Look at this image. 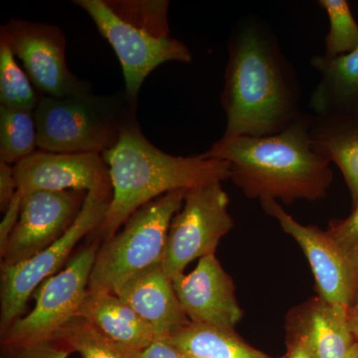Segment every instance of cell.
I'll use <instances>...</instances> for the list:
<instances>
[{"instance_id": "cell-16", "label": "cell", "mask_w": 358, "mask_h": 358, "mask_svg": "<svg viewBox=\"0 0 358 358\" xmlns=\"http://www.w3.org/2000/svg\"><path fill=\"white\" fill-rule=\"evenodd\" d=\"M115 294L152 327L157 338H169L192 322L162 264L134 275Z\"/></svg>"}, {"instance_id": "cell-27", "label": "cell", "mask_w": 358, "mask_h": 358, "mask_svg": "<svg viewBox=\"0 0 358 358\" xmlns=\"http://www.w3.org/2000/svg\"><path fill=\"white\" fill-rule=\"evenodd\" d=\"M327 233L348 253L358 259V203L345 220H333Z\"/></svg>"}, {"instance_id": "cell-14", "label": "cell", "mask_w": 358, "mask_h": 358, "mask_svg": "<svg viewBox=\"0 0 358 358\" xmlns=\"http://www.w3.org/2000/svg\"><path fill=\"white\" fill-rule=\"evenodd\" d=\"M171 281L183 312L193 324L234 329L243 317L234 282L215 254L199 259L192 273Z\"/></svg>"}, {"instance_id": "cell-29", "label": "cell", "mask_w": 358, "mask_h": 358, "mask_svg": "<svg viewBox=\"0 0 358 358\" xmlns=\"http://www.w3.org/2000/svg\"><path fill=\"white\" fill-rule=\"evenodd\" d=\"M141 358H192L169 338H157L141 352Z\"/></svg>"}, {"instance_id": "cell-13", "label": "cell", "mask_w": 358, "mask_h": 358, "mask_svg": "<svg viewBox=\"0 0 358 358\" xmlns=\"http://www.w3.org/2000/svg\"><path fill=\"white\" fill-rule=\"evenodd\" d=\"M13 167L17 185L14 199L20 202L36 192H113L109 169L101 155L57 154L39 150Z\"/></svg>"}, {"instance_id": "cell-6", "label": "cell", "mask_w": 358, "mask_h": 358, "mask_svg": "<svg viewBox=\"0 0 358 358\" xmlns=\"http://www.w3.org/2000/svg\"><path fill=\"white\" fill-rule=\"evenodd\" d=\"M112 192L92 190L69 230L55 243L29 260L0 268V334L6 333L24 312L26 303L40 285L70 260L73 250L90 233L96 231L107 215Z\"/></svg>"}, {"instance_id": "cell-5", "label": "cell", "mask_w": 358, "mask_h": 358, "mask_svg": "<svg viewBox=\"0 0 358 358\" xmlns=\"http://www.w3.org/2000/svg\"><path fill=\"white\" fill-rule=\"evenodd\" d=\"M186 190H176L143 205L103 241L90 277L89 292L115 294L134 275L162 264L171 221Z\"/></svg>"}, {"instance_id": "cell-20", "label": "cell", "mask_w": 358, "mask_h": 358, "mask_svg": "<svg viewBox=\"0 0 358 358\" xmlns=\"http://www.w3.org/2000/svg\"><path fill=\"white\" fill-rule=\"evenodd\" d=\"M169 339L192 358H273L223 327L190 322Z\"/></svg>"}, {"instance_id": "cell-2", "label": "cell", "mask_w": 358, "mask_h": 358, "mask_svg": "<svg viewBox=\"0 0 358 358\" xmlns=\"http://www.w3.org/2000/svg\"><path fill=\"white\" fill-rule=\"evenodd\" d=\"M312 122L303 114L274 136L220 138L203 154L227 162L231 180L249 199L315 201L326 196L334 174L313 148Z\"/></svg>"}, {"instance_id": "cell-31", "label": "cell", "mask_w": 358, "mask_h": 358, "mask_svg": "<svg viewBox=\"0 0 358 358\" xmlns=\"http://www.w3.org/2000/svg\"><path fill=\"white\" fill-rule=\"evenodd\" d=\"M348 315H350V329H352L353 336H355V341L358 343V294L357 300L352 306V308L348 310Z\"/></svg>"}, {"instance_id": "cell-8", "label": "cell", "mask_w": 358, "mask_h": 358, "mask_svg": "<svg viewBox=\"0 0 358 358\" xmlns=\"http://www.w3.org/2000/svg\"><path fill=\"white\" fill-rule=\"evenodd\" d=\"M229 197L221 182L186 190L180 210L169 227L162 267L171 280L185 274L196 259L215 254L219 242L233 228Z\"/></svg>"}, {"instance_id": "cell-25", "label": "cell", "mask_w": 358, "mask_h": 358, "mask_svg": "<svg viewBox=\"0 0 358 358\" xmlns=\"http://www.w3.org/2000/svg\"><path fill=\"white\" fill-rule=\"evenodd\" d=\"M120 18L162 37L171 36L166 0H106Z\"/></svg>"}, {"instance_id": "cell-15", "label": "cell", "mask_w": 358, "mask_h": 358, "mask_svg": "<svg viewBox=\"0 0 358 358\" xmlns=\"http://www.w3.org/2000/svg\"><path fill=\"white\" fill-rule=\"evenodd\" d=\"M289 338H300L313 358H345L355 338L348 310L317 296L289 315Z\"/></svg>"}, {"instance_id": "cell-11", "label": "cell", "mask_w": 358, "mask_h": 358, "mask_svg": "<svg viewBox=\"0 0 358 358\" xmlns=\"http://www.w3.org/2000/svg\"><path fill=\"white\" fill-rule=\"evenodd\" d=\"M260 202L264 211L300 245L312 268L320 298L350 310L358 294V259L327 231L299 223L275 200Z\"/></svg>"}, {"instance_id": "cell-21", "label": "cell", "mask_w": 358, "mask_h": 358, "mask_svg": "<svg viewBox=\"0 0 358 358\" xmlns=\"http://www.w3.org/2000/svg\"><path fill=\"white\" fill-rule=\"evenodd\" d=\"M51 339L81 358H141V352L117 343L82 317H75Z\"/></svg>"}, {"instance_id": "cell-18", "label": "cell", "mask_w": 358, "mask_h": 358, "mask_svg": "<svg viewBox=\"0 0 358 358\" xmlns=\"http://www.w3.org/2000/svg\"><path fill=\"white\" fill-rule=\"evenodd\" d=\"M355 115V114H353ZM350 113L313 115L310 134L313 148L341 169L352 195L358 203V115Z\"/></svg>"}, {"instance_id": "cell-24", "label": "cell", "mask_w": 358, "mask_h": 358, "mask_svg": "<svg viewBox=\"0 0 358 358\" xmlns=\"http://www.w3.org/2000/svg\"><path fill=\"white\" fill-rule=\"evenodd\" d=\"M319 6L326 11L329 30L324 43L329 58L345 55L358 48V24L345 0H320Z\"/></svg>"}, {"instance_id": "cell-33", "label": "cell", "mask_w": 358, "mask_h": 358, "mask_svg": "<svg viewBox=\"0 0 358 358\" xmlns=\"http://www.w3.org/2000/svg\"><path fill=\"white\" fill-rule=\"evenodd\" d=\"M352 114L358 115V98H357V102H355V106H353Z\"/></svg>"}, {"instance_id": "cell-22", "label": "cell", "mask_w": 358, "mask_h": 358, "mask_svg": "<svg viewBox=\"0 0 358 358\" xmlns=\"http://www.w3.org/2000/svg\"><path fill=\"white\" fill-rule=\"evenodd\" d=\"M38 131L34 112L0 106V162L15 166L35 154Z\"/></svg>"}, {"instance_id": "cell-30", "label": "cell", "mask_w": 358, "mask_h": 358, "mask_svg": "<svg viewBox=\"0 0 358 358\" xmlns=\"http://www.w3.org/2000/svg\"><path fill=\"white\" fill-rule=\"evenodd\" d=\"M285 358H313L307 345L300 338H289V350Z\"/></svg>"}, {"instance_id": "cell-17", "label": "cell", "mask_w": 358, "mask_h": 358, "mask_svg": "<svg viewBox=\"0 0 358 358\" xmlns=\"http://www.w3.org/2000/svg\"><path fill=\"white\" fill-rule=\"evenodd\" d=\"M77 317H84L110 338L138 352L157 339L152 327L115 294L88 291Z\"/></svg>"}, {"instance_id": "cell-28", "label": "cell", "mask_w": 358, "mask_h": 358, "mask_svg": "<svg viewBox=\"0 0 358 358\" xmlns=\"http://www.w3.org/2000/svg\"><path fill=\"white\" fill-rule=\"evenodd\" d=\"M17 192L14 167L0 162V210L4 213L10 206Z\"/></svg>"}, {"instance_id": "cell-26", "label": "cell", "mask_w": 358, "mask_h": 358, "mask_svg": "<svg viewBox=\"0 0 358 358\" xmlns=\"http://www.w3.org/2000/svg\"><path fill=\"white\" fill-rule=\"evenodd\" d=\"M70 355L62 343L49 339L31 345L1 346L0 358H68Z\"/></svg>"}, {"instance_id": "cell-23", "label": "cell", "mask_w": 358, "mask_h": 358, "mask_svg": "<svg viewBox=\"0 0 358 358\" xmlns=\"http://www.w3.org/2000/svg\"><path fill=\"white\" fill-rule=\"evenodd\" d=\"M40 95L10 47L0 39V103L3 107L34 112Z\"/></svg>"}, {"instance_id": "cell-3", "label": "cell", "mask_w": 358, "mask_h": 358, "mask_svg": "<svg viewBox=\"0 0 358 358\" xmlns=\"http://www.w3.org/2000/svg\"><path fill=\"white\" fill-rule=\"evenodd\" d=\"M102 155L113 189L107 215L96 230L103 241L114 236L134 212L162 195L230 179V164L225 160L162 152L145 138L138 119L126 127L117 145Z\"/></svg>"}, {"instance_id": "cell-32", "label": "cell", "mask_w": 358, "mask_h": 358, "mask_svg": "<svg viewBox=\"0 0 358 358\" xmlns=\"http://www.w3.org/2000/svg\"><path fill=\"white\" fill-rule=\"evenodd\" d=\"M345 358H358V343L355 341V345H353L352 350L348 352V355H346Z\"/></svg>"}, {"instance_id": "cell-10", "label": "cell", "mask_w": 358, "mask_h": 358, "mask_svg": "<svg viewBox=\"0 0 358 358\" xmlns=\"http://www.w3.org/2000/svg\"><path fill=\"white\" fill-rule=\"evenodd\" d=\"M40 95L64 98L91 92V85L71 72L66 62L64 33L57 26L11 18L0 28Z\"/></svg>"}, {"instance_id": "cell-19", "label": "cell", "mask_w": 358, "mask_h": 358, "mask_svg": "<svg viewBox=\"0 0 358 358\" xmlns=\"http://www.w3.org/2000/svg\"><path fill=\"white\" fill-rule=\"evenodd\" d=\"M310 64L320 74L310 101L315 115L352 113L358 98V48L338 57L315 56Z\"/></svg>"}, {"instance_id": "cell-7", "label": "cell", "mask_w": 358, "mask_h": 358, "mask_svg": "<svg viewBox=\"0 0 358 358\" xmlns=\"http://www.w3.org/2000/svg\"><path fill=\"white\" fill-rule=\"evenodd\" d=\"M99 248L96 241L84 247L71 257L60 272L40 285L33 294L34 308L1 334V346L49 341L77 317L88 293L90 277Z\"/></svg>"}, {"instance_id": "cell-9", "label": "cell", "mask_w": 358, "mask_h": 358, "mask_svg": "<svg viewBox=\"0 0 358 358\" xmlns=\"http://www.w3.org/2000/svg\"><path fill=\"white\" fill-rule=\"evenodd\" d=\"M109 42L121 63L124 92L138 100L143 82L152 71L166 62L190 63L192 52L173 37H162L120 18L106 0H76Z\"/></svg>"}, {"instance_id": "cell-12", "label": "cell", "mask_w": 358, "mask_h": 358, "mask_svg": "<svg viewBox=\"0 0 358 358\" xmlns=\"http://www.w3.org/2000/svg\"><path fill=\"white\" fill-rule=\"evenodd\" d=\"M88 192H36L21 201L20 218L3 250L1 266L24 262L55 243L74 224Z\"/></svg>"}, {"instance_id": "cell-1", "label": "cell", "mask_w": 358, "mask_h": 358, "mask_svg": "<svg viewBox=\"0 0 358 358\" xmlns=\"http://www.w3.org/2000/svg\"><path fill=\"white\" fill-rule=\"evenodd\" d=\"M227 47L221 94L226 128L221 138L274 136L303 114L296 71L268 23L245 16L233 28Z\"/></svg>"}, {"instance_id": "cell-4", "label": "cell", "mask_w": 358, "mask_h": 358, "mask_svg": "<svg viewBox=\"0 0 358 358\" xmlns=\"http://www.w3.org/2000/svg\"><path fill=\"white\" fill-rule=\"evenodd\" d=\"M138 100L126 92L96 96L92 92L64 98L42 96L34 110L38 148L57 154H105L136 119Z\"/></svg>"}]
</instances>
